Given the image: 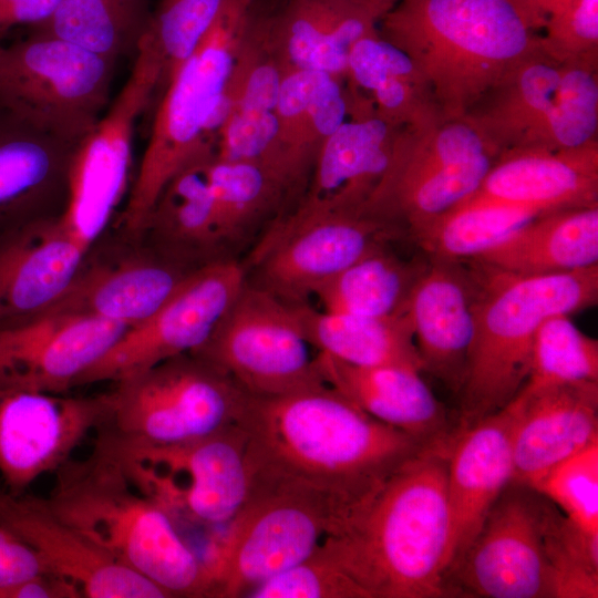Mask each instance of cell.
<instances>
[{
  "mask_svg": "<svg viewBox=\"0 0 598 598\" xmlns=\"http://www.w3.org/2000/svg\"><path fill=\"white\" fill-rule=\"evenodd\" d=\"M205 159L187 166L167 183L142 235L158 250L194 268L230 258L224 255L229 246L204 175Z\"/></svg>",
  "mask_w": 598,
  "mask_h": 598,
  "instance_id": "4dcf8cb0",
  "label": "cell"
},
{
  "mask_svg": "<svg viewBox=\"0 0 598 598\" xmlns=\"http://www.w3.org/2000/svg\"><path fill=\"white\" fill-rule=\"evenodd\" d=\"M312 495L249 480L236 514L214 534L200 558L207 598L247 597L256 587L309 557L341 527Z\"/></svg>",
  "mask_w": 598,
  "mask_h": 598,
  "instance_id": "52a82bcc",
  "label": "cell"
},
{
  "mask_svg": "<svg viewBox=\"0 0 598 598\" xmlns=\"http://www.w3.org/2000/svg\"><path fill=\"white\" fill-rule=\"evenodd\" d=\"M527 3L543 18L545 19L567 6H569L574 0H526Z\"/></svg>",
  "mask_w": 598,
  "mask_h": 598,
  "instance_id": "7dc6e473",
  "label": "cell"
},
{
  "mask_svg": "<svg viewBox=\"0 0 598 598\" xmlns=\"http://www.w3.org/2000/svg\"><path fill=\"white\" fill-rule=\"evenodd\" d=\"M448 455L408 461L321 544L362 598L448 597Z\"/></svg>",
  "mask_w": 598,
  "mask_h": 598,
  "instance_id": "7a4b0ae2",
  "label": "cell"
},
{
  "mask_svg": "<svg viewBox=\"0 0 598 598\" xmlns=\"http://www.w3.org/2000/svg\"><path fill=\"white\" fill-rule=\"evenodd\" d=\"M203 171L229 248L271 223L298 195L281 174L259 162L214 154L203 162Z\"/></svg>",
  "mask_w": 598,
  "mask_h": 598,
  "instance_id": "d6a6232c",
  "label": "cell"
},
{
  "mask_svg": "<svg viewBox=\"0 0 598 598\" xmlns=\"http://www.w3.org/2000/svg\"><path fill=\"white\" fill-rule=\"evenodd\" d=\"M73 582L52 574H44L0 588V598H82Z\"/></svg>",
  "mask_w": 598,
  "mask_h": 598,
  "instance_id": "bcb514c9",
  "label": "cell"
},
{
  "mask_svg": "<svg viewBox=\"0 0 598 598\" xmlns=\"http://www.w3.org/2000/svg\"><path fill=\"white\" fill-rule=\"evenodd\" d=\"M511 403L512 482L533 486L557 464L598 442V381L523 386Z\"/></svg>",
  "mask_w": 598,
  "mask_h": 598,
  "instance_id": "ffe728a7",
  "label": "cell"
},
{
  "mask_svg": "<svg viewBox=\"0 0 598 598\" xmlns=\"http://www.w3.org/2000/svg\"><path fill=\"white\" fill-rule=\"evenodd\" d=\"M475 262L474 337L458 392V433L506 406L525 384L539 326L598 302V265L516 276Z\"/></svg>",
  "mask_w": 598,
  "mask_h": 598,
  "instance_id": "5b68a950",
  "label": "cell"
},
{
  "mask_svg": "<svg viewBox=\"0 0 598 598\" xmlns=\"http://www.w3.org/2000/svg\"><path fill=\"white\" fill-rule=\"evenodd\" d=\"M61 0H0V34L17 27L29 30L44 24Z\"/></svg>",
  "mask_w": 598,
  "mask_h": 598,
  "instance_id": "f6af8a7d",
  "label": "cell"
},
{
  "mask_svg": "<svg viewBox=\"0 0 598 598\" xmlns=\"http://www.w3.org/2000/svg\"><path fill=\"white\" fill-rule=\"evenodd\" d=\"M249 480L302 491L344 523L403 464L431 448L371 416L328 384L246 399Z\"/></svg>",
  "mask_w": 598,
  "mask_h": 598,
  "instance_id": "6da1fadb",
  "label": "cell"
},
{
  "mask_svg": "<svg viewBox=\"0 0 598 598\" xmlns=\"http://www.w3.org/2000/svg\"><path fill=\"white\" fill-rule=\"evenodd\" d=\"M45 503L97 548L171 597H204L200 558L174 518L143 494L100 446L56 472Z\"/></svg>",
  "mask_w": 598,
  "mask_h": 598,
  "instance_id": "277c9868",
  "label": "cell"
},
{
  "mask_svg": "<svg viewBox=\"0 0 598 598\" xmlns=\"http://www.w3.org/2000/svg\"><path fill=\"white\" fill-rule=\"evenodd\" d=\"M359 112L321 145L300 200L359 212L390 162L395 128L377 113Z\"/></svg>",
  "mask_w": 598,
  "mask_h": 598,
  "instance_id": "83f0119b",
  "label": "cell"
},
{
  "mask_svg": "<svg viewBox=\"0 0 598 598\" xmlns=\"http://www.w3.org/2000/svg\"><path fill=\"white\" fill-rule=\"evenodd\" d=\"M161 80V61L144 38L121 91L75 145L61 220L85 250L103 237L127 197L135 126L157 94Z\"/></svg>",
  "mask_w": 598,
  "mask_h": 598,
  "instance_id": "7c38bea8",
  "label": "cell"
},
{
  "mask_svg": "<svg viewBox=\"0 0 598 598\" xmlns=\"http://www.w3.org/2000/svg\"><path fill=\"white\" fill-rule=\"evenodd\" d=\"M542 214L516 205L457 204L414 240L427 256L473 259Z\"/></svg>",
  "mask_w": 598,
  "mask_h": 598,
  "instance_id": "d590c367",
  "label": "cell"
},
{
  "mask_svg": "<svg viewBox=\"0 0 598 598\" xmlns=\"http://www.w3.org/2000/svg\"><path fill=\"white\" fill-rule=\"evenodd\" d=\"M298 327L321 353L360 365H400L422 372L408 311L389 317H362L289 305Z\"/></svg>",
  "mask_w": 598,
  "mask_h": 598,
  "instance_id": "1f68e13d",
  "label": "cell"
},
{
  "mask_svg": "<svg viewBox=\"0 0 598 598\" xmlns=\"http://www.w3.org/2000/svg\"><path fill=\"white\" fill-rule=\"evenodd\" d=\"M563 68L534 53L502 84L507 86L492 112V124L501 133L517 136L516 147L537 145L546 116L554 103Z\"/></svg>",
  "mask_w": 598,
  "mask_h": 598,
  "instance_id": "8d00e7d4",
  "label": "cell"
},
{
  "mask_svg": "<svg viewBox=\"0 0 598 598\" xmlns=\"http://www.w3.org/2000/svg\"><path fill=\"white\" fill-rule=\"evenodd\" d=\"M44 574L52 573L38 554L0 526V588Z\"/></svg>",
  "mask_w": 598,
  "mask_h": 598,
  "instance_id": "ee69618b",
  "label": "cell"
},
{
  "mask_svg": "<svg viewBox=\"0 0 598 598\" xmlns=\"http://www.w3.org/2000/svg\"><path fill=\"white\" fill-rule=\"evenodd\" d=\"M255 0H226L195 51L158 95L150 138L115 227L140 239L167 183L187 166L215 154L223 102Z\"/></svg>",
  "mask_w": 598,
  "mask_h": 598,
  "instance_id": "8992f818",
  "label": "cell"
},
{
  "mask_svg": "<svg viewBox=\"0 0 598 598\" xmlns=\"http://www.w3.org/2000/svg\"><path fill=\"white\" fill-rule=\"evenodd\" d=\"M598 123V84L586 66L565 65L554 103L535 147L576 148L592 142Z\"/></svg>",
  "mask_w": 598,
  "mask_h": 598,
  "instance_id": "ab89813d",
  "label": "cell"
},
{
  "mask_svg": "<svg viewBox=\"0 0 598 598\" xmlns=\"http://www.w3.org/2000/svg\"><path fill=\"white\" fill-rule=\"evenodd\" d=\"M543 47L553 55L579 54L598 42V0H574L563 10L547 17Z\"/></svg>",
  "mask_w": 598,
  "mask_h": 598,
  "instance_id": "7bdbcfd3",
  "label": "cell"
},
{
  "mask_svg": "<svg viewBox=\"0 0 598 598\" xmlns=\"http://www.w3.org/2000/svg\"><path fill=\"white\" fill-rule=\"evenodd\" d=\"M344 81L324 72L292 69L281 82L275 107L278 146L288 171L305 189L321 145L349 113Z\"/></svg>",
  "mask_w": 598,
  "mask_h": 598,
  "instance_id": "f546056e",
  "label": "cell"
},
{
  "mask_svg": "<svg viewBox=\"0 0 598 598\" xmlns=\"http://www.w3.org/2000/svg\"><path fill=\"white\" fill-rule=\"evenodd\" d=\"M557 506L511 482L446 576L448 597L560 598L551 553Z\"/></svg>",
  "mask_w": 598,
  "mask_h": 598,
  "instance_id": "8fae6325",
  "label": "cell"
},
{
  "mask_svg": "<svg viewBox=\"0 0 598 598\" xmlns=\"http://www.w3.org/2000/svg\"><path fill=\"white\" fill-rule=\"evenodd\" d=\"M152 10L150 0H61L50 20L34 29L116 62L122 58L134 60Z\"/></svg>",
  "mask_w": 598,
  "mask_h": 598,
  "instance_id": "e575fe53",
  "label": "cell"
},
{
  "mask_svg": "<svg viewBox=\"0 0 598 598\" xmlns=\"http://www.w3.org/2000/svg\"><path fill=\"white\" fill-rule=\"evenodd\" d=\"M110 392L112 413L99 430L147 444L186 442L235 425L247 394L193 352L116 381Z\"/></svg>",
  "mask_w": 598,
  "mask_h": 598,
  "instance_id": "30bf717a",
  "label": "cell"
},
{
  "mask_svg": "<svg viewBox=\"0 0 598 598\" xmlns=\"http://www.w3.org/2000/svg\"><path fill=\"white\" fill-rule=\"evenodd\" d=\"M111 392L47 393L0 383V482L14 495L55 473L87 436L109 421Z\"/></svg>",
  "mask_w": 598,
  "mask_h": 598,
  "instance_id": "2e32d148",
  "label": "cell"
},
{
  "mask_svg": "<svg viewBox=\"0 0 598 598\" xmlns=\"http://www.w3.org/2000/svg\"><path fill=\"white\" fill-rule=\"evenodd\" d=\"M86 251L69 234L61 215L0 231V329L47 313L75 277Z\"/></svg>",
  "mask_w": 598,
  "mask_h": 598,
  "instance_id": "44dd1931",
  "label": "cell"
},
{
  "mask_svg": "<svg viewBox=\"0 0 598 598\" xmlns=\"http://www.w3.org/2000/svg\"><path fill=\"white\" fill-rule=\"evenodd\" d=\"M473 260L516 276L563 274L598 265V205L542 214Z\"/></svg>",
  "mask_w": 598,
  "mask_h": 598,
  "instance_id": "f1b7e54d",
  "label": "cell"
},
{
  "mask_svg": "<svg viewBox=\"0 0 598 598\" xmlns=\"http://www.w3.org/2000/svg\"><path fill=\"white\" fill-rule=\"evenodd\" d=\"M396 0H287L267 13L269 44L288 70L324 72L346 79L354 43L378 32Z\"/></svg>",
  "mask_w": 598,
  "mask_h": 598,
  "instance_id": "cb8c5ba5",
  "label": "cell"
},
{
  "mask_svg": "<svg viewBox=\"0 0 598 598\" xmlns=\"http://www.w3.org/2000/svg\"><path fill=\"white\" fill-rule=\"evenodd\" d=\"M116 61L42 30L0 42V105L79 143L110 103Z\"/></svg>",
  "mask_w": 598,
  "mask_h": 598,
  "instance_id": "9c48e42d",
  "label": "cell"
},
{
  "mask_svg": "<svg viewBox=\"0 0 598 598\" xmlns=\"http://www.w3.org/2000/svg\"><path fill=\"white\" fill-rule=\"evenodd\" d=\"M532 487L581 530L598 535V442L557 464Z\"/></svg>",
  "mask_w": 598,
  "mask_h": 598,
  "instance_id": "60d3db41",
  "label": "cell"
},
{
  "mask_svg": "<svg viewBox=\"0 0 598 598\" xmlns=\"http://www.w3.org/2000/svg\"><path fill=\"white\" fill-rule=\"evenodd\" d=\"M247 280L234 258L194 269L146 320L130 327L75 381L74 386L116 382L202 346Z\"/></svg>",
  "mask_w": 598,
  "mask_h": 598,
  "instance_id": "9a60e30c",
  "label": "cell"
},
{
  "mask_svg": "<svg viewBox=\"0 0 598 598\" xmlns=\"http://www.w3.org/2000/svg\"><path fill=\"white\" fill-rule=\"evenodd\" d=\"M429 259L405 260L386 244L339 272L315 296L322 310L362 317H389L406 312L414 286Z\"/></svg>",
  "mask_w": 598,
  "mask_h": 598,
  "instance_id": "836d02e7",
  "label": "cell"
},
{
  "mask_svg": "<svg viewBox=\"0 0 598 598\" xmlns=\"http://www.w3.org/2000/svg\"><path fill=\"white\" fill-rule=\"evenodd\" d=\"M0 526L86 598H169L156 584L117 563L60 519L44 498L11 494L1 482Z\"/></svg>",
  "mask_w": 598,
  "mask_h": 598,
  "instance_id": "d6986e66",
  "label": "cell"
},
{
  "mask_svg": "<svg viewBox=\"0 0 598 598\" xmlns=\"http://www.w3.org/2000/svg\"><path fill=\"white\" fill-rule=\"evenodd\" d=\"M196 268L146 240L93 245L60 299L48 312L87 315L133 327L152 316ZM47 312V313H48Z\"/></svg>",
  "mask_w": 598,
  "mask_h": 598,
  "instance_id": "e0dca14e",
  "label": "cell"
},
{
  "mask_svg": "<svg viewBox=\"0 0 598 598\" xmlns=\"http://www.w3.org/2000/svg\"><path fill=\"white\" fill-rule=\"evenodd\" d=\"M326 384L377 420L399 429L431 448L451 450L458 434L421 377L400 365L360 367L319 352L315 358Z\"/></svg>",
  "mask_w": 598,
  "mask_h": 598,
  "instance_id": "4316f807",
  "label": "cell"
},
{
  "mask_svg": "<svg viewBox=\"0 0 598 598\" xmlns=\"http://www.w3.org/2000/svg\"><path fill=\"white\" fill-rule=\"evenodd\" d=\"M128 328L87 315L48 312L0 329V383L66 393Z\"/></svg>",
  "mask_w": 598,
  "mask_h": 598,
  "instance_id": "ac0fdd59",
  "label": "cell"
},
{
  "mask_svg": "<svg viewBox=\"0 0 598 598\" xmlns=\"http://www.w3.org/2000/svg\"><path fill=\"white\" fill-rule=\"evenodd\" d=\"M96 434L95 444L174 520L224 525L247 496L245 436L237 424L174 444L127 441L101 430Z\"/></svg>",
  "mask_w": 598,
  "mask_h": 598,
  "instance_id": "ba28073f",
  "label": "cell"
},
{
  "mask_svg": "<svg viewBox=\"0 0 598 598\" xmlns=\"http://www.w3.org/2000/svg\"><path fill=\"white\" fill-rule=\"evenodd\" d=\"M399 230L359 212L297 202L276 217L251 255L256 281L288 305L308 302L326 282Z\"/></svg>",
  "mask_w": 598,
  "mask_h": 598,
  "instance_id": "4fadbf2b",
  "label": "cell"
},
{
  "mask_svg": "<svg viewBox=\"0 0 598 598\" xmlns=\"http://www.w3.org/2000/svg\"><path fill=\"white\" fill-rule=\"evenodd\" d=\"M597 196L598 153L592 141L576 148L515 147L457 204H505L547 213L598 205Z\"/></svg>",
  "mask_w": 598,
  "mask_h": 598,
  "instance_id": "484cf974",
  "label": "cell"
},
{
  "mask_svg": "<svg viewBox=\"0 0 598 598\" xmlns=\"http://www.w3.org/2000/svg\"><path fill=\"white\" fill-rule=\"evenodd\" d=\"M427 257L406 311L422 371L458 394L475 329V272L463 268L461 260Z\"/></svg>",
  "mask_w": 598,
  "mask_h": 598,
  "instance_id": "603a6c76",
  "label": "cell"
},
{
  "mask_svg": "<svg viewBox=\"0 0 598 598\" xmlns=\"http://www.w3.org/2000/svg\"><path fill=\"white\" fill-rule=\"evenodd\" d=\"M76 144L0 105V231L63 213Z\"/></svg>",
  "mask_w": 598,
  "mask_h": 598,
  "instance_id": "d4e9b609",
  "label": "cell"
},
{
  "mask_svg": "<svg viewBox=\"0 0 598 598\" xmlns=\"http://www.w3.org/2000/svg\"><path fill=\"white\" fill-rule=\"evenodd\" d=\"M559 313L538 328L530 371L523 386L598 381V341Z\"/></svg>",
  "mask_w": 598,
  "mask_h": 598,
  "instance_id": "74e56055",
  "label": "cell"
},
{
  "mask_svg": "<svg viewBox=\"0 0 598 598\" xmlns=\"http://www.w3.org/2000/svg\"><path fill=\"white\" fill-rule=\"evenodd\" d=\"M192 352L252 396L326 384L290 306L248 280L206 341Z\"/></svg>",
  "mask_w": 598,
  "mask_h": 598,
  "instance_id": "5bb4252c",
  "label": "cell"
},
{
  "mask_svg": "<svg viewBox=\"0 0 598 598\" xmlns=\"http://www.w3.org/2000/svg\"><path fill=\"white\" fill-rule=\"evenodd\" d=\"M247 598H362L320 545L296 566L262 582Z\"/></svg>",
  "mask_w": 598,
  "mask_h": 598,
  "instance_id": "b9f144b4",
  "label": "cell"
},
{
  "mask_svg": "<svg viewBox=\"0 0 598 598\" xmlns=\"http://www.w3.org/2000/svg\"><path fill=\"white\" fill-rule=\"evenodd\" d=\"M515 410L498 412L461 431L447 466L448 543L446 576L461 560L489 509L513 480Z\"/></svg>",
  "mask_w": 598,
  "mask_h": 598,
  "instance_id": "7402d4cb",
  "label": "cell"
},
{
  "mask_svg": "<svg viewBox=\"0 0 598 598\" xmlns=\"http://www.w3.org/2000/svg\"><path fill=\"white\" fill-rule=\"evenodd\" d=\"M226 0H159L152 10L146 38L162 64L157 95L195 51ZM156 95V96H157Z\"/></svg>",
  "mask_w": 598,
  "mask_h": 598,
  "instance_id": "f35d334b",
  "label": "cell"
},
{
  "mask_svg": "<svg viewBox=\"0 0 598 598\" xmlns=\"http://www.w3.org/2000/svg\"><path fill=\"white\" fill-rule=\"evenodd\" d=\"M378 25L460 118L534 53L544 20L526 0H396Z\"/></svg>",
  "mask_w": 598,
  "mask_h": 598,
  "instance_id": "3957f363",
  "label": "cell"
}]
</instances>
